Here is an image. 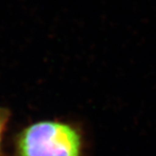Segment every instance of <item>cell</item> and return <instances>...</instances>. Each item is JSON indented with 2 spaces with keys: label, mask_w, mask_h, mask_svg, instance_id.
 Listing matches in <instances>:
<instances>
[{
  "label": "cell",
  "mask_w": 156,
  "mask_h": 156,
  "mask_svg": "<svg viewBox=\"0 0 156 156\" xmlns=\"http://www.w3.org/2000/svg\"><path fill=\"white\" fill-rule=\"evenodd\" d=\"M9 119V111L7 108L0 107V149H1L3 133L7 127Z\"/></svg>",
  "instance_id": "cell-2"
},
{
  "label": "cell",
  "mask_w": 156,
  "mask_h": 156,
  "mask_svg": "<svg viewBox=\"0 0 156 156\" xmlns=\"http://www.w3.org/2000/svg\"><path fill=\"white\" fill-rule=\"evenodd\" d=\"M82 138L73 125L58 120L32 123L16 141V156H80Z\"/></svg>",
  "instance_id": "cell-1"
}]
</instances>
